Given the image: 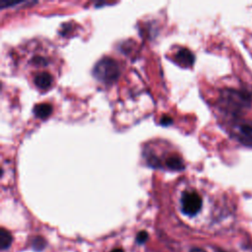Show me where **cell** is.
Segmentation results:
<instances>
[{"mask_svg":"<svg viewBox=\"0 0 252 252\" xmlns=\"http://www.w3.org/2000/svg\"><path fill=\"white\" fill-rule=\"evenodd\" d=\"M21 56L24 69L31 75L32 80L41 74H54V70H56L53 52L48 44L39 40H33L25 45Z\"/></svg>","mask_w":252,"mask_h":252,"instance_id":"obj_1","label":"cell"},{"mask_svg":"<svg viewBox=\"0 0 252 252\" xmlns=\"http://www.w3.org/2000/svg\"><path fill=\"white\" fill-rule=\"evenodd\" d=\"M252 103V95L248 92L226 89L222 91L219 100L221 111L230 115H238Z\"/></svg>","mask_w":252,"mask_h":252,"instance_id":"obj_2","label":"cell"},{"mask_svg":"<svg viewBox=\"0 0 252 252\" xmlns=\"http://www.w3.org/2000/svg\"><path fill=\"white\" fill-rule=\"evenodd\" d=\"M179 185L178 203L180 211L187 217H195L203 207V198L196 189L185 187L184 183Z\"/></svg>","mask_w":252,"mask_h":252,"instance_id":"obj_3","label":"cell"},{"mask_svg":"<svg viewBox=\"0 0 252 252\" xmlns=\"http://www.w3.org/2000/svg\"><path fill=\"white\" fill-rule=\"evenodd\" d=\"M145 158L151 166L163 167L170 170H180L183 168V160L180 156L174 152L158 154L150 145L144 153Z\"/></svg>","mask_w":252,"mask_h":252,"instance_id":"obj_4","label":"cell"},{"mask_svg":"<svg viewBox=\"0 0 252 252\" xmlns=\"http://www.w3.org/2000/svg\"><path fill=\"white\" fill-rule=\"evenodd\" d=\"M94 77L102 83H112L119 75V68L116 61L111 58L104 57L99 60L94 68Z\"/></svg>","mask_w":252,"mask_h":252,"instance_id":"obj_5","label":"cell"},{"mask_svg":"<svg viewBox=\"0 0 252 252\" xmlns=\"http://www.w3.org/2000/svg\"><path fill=\"white\" fill-rule=\"evenodd\" d=\"M232 135L242 145L252 147V120L236 122L232 126Z\"/></svg>","mask_w":252,"mask_h":252,"instance_id":"obj_6","label":"cell"},{"mask_svg":"<svg viewBox=\"0 0 252 252\" xmlns=\"http://www.w3.org/2000/svg\"><path fill=\"white\" fill-rule=\"evenodd\" d=\"M194 55L193 53L186 49V48H180L175 54H174V61L181 65L182 67H189L194 63Z\"/></svg>","mask_w":252,"mask_h":252,"instance_id":"obj_7","label":"cell"},{"mask_svg":"<svg viewBox=\"0 0 252 252\" xmlns=\"http://www.w3.org/2000/svg\"><path fill=\"white\" fill-rule=\"evenodd\" d=\"M51 112H52V106L49 103H39V104H36L33 108V113L35 114V116L41 119L49 116Z\"/></svg>","mask_w":252,"mask_h":252,"instance_id":"obj_8","label":"cell"},{"mask_svg":"<svg viewBox=\"0 0 252 252\" xmlns=\"http://www.w3.org/2000/svg\"><path fill=\"white\" fill-rule=\"evenodd\" d=\"M12 241H13V237L11 233L5 228H1L0 229V248L2 250L9 248L12 244Z\"/></svg>","mask_w":252,"mask_h":252,"instance_id":"obj_9","label":"cell"},{"mask_svg":"<svg viewBox=\"0 0 252 252\" xmlns=\"http://www.w3.org/2000/svg\"><path fill=\"white\" fill-rule=\"evenodd\" d=\"M46 245V242L45 240L42 238V237H39V236H36L34 237L32 240V246L33 248V250L35 251H41L44 249Z\"/></svg>","mask_w":252,"mask_h":252,"instance_id":"obj_10","label":"cell"},{"mask_svg":"<svg viewBox=\"0 0 252 252\" xmlns=\"http://www.w3.org/2000/svg\"><path fill=\"white\" fill-rule=\"evenodd\" d=\"M148 237H149V235H148L147 231L143 230V231H140V232L137 234V236H136V241H137L139 244H142V243H145V242L147 241Z\"/></svg>","mask_w":252,"mask_h":252,"instance_id":"obj_11","label":"cell"},{"mask_svg":"<svg viewBox=\"0 0 252 252\" xmlns=\"http://www.w3.org/2000/svg\"><path fill=\"white\" fill-rule=\"evenodd\" d=\"M190 252H206V251L204 249H202V248H192L190 250Z\"/></svg>","mask_w":252,"mask_h":252,"instance_id":"obj_12","label":"cell"},{"mask_svg":"<svg viewBox=\"0 0 252 252\" xmlns=\"http://www.w3.org/2000/svg\"><path fill=\"white\" fill-rule=\"evenodd\" d=\"M111 252H124L122 249H113Z\"/></svg>","mask_w":252,"mask_h":252,"instance_id":"obj_13","label":"cell"},{"mask_svg":"<svg viewBox=\"0 0 252 252\" xmlns=\"http://www.w3.org/2000/svg\"><path fill=\"white\" fill-rule=\"evenodd\" d=\"M216 252H226V251H223V250H220V249H217Z\"/></svg>","mask_w":252,"mask_h":252,"instance_id":"obj_14","label":"cell"}]
</instances>
